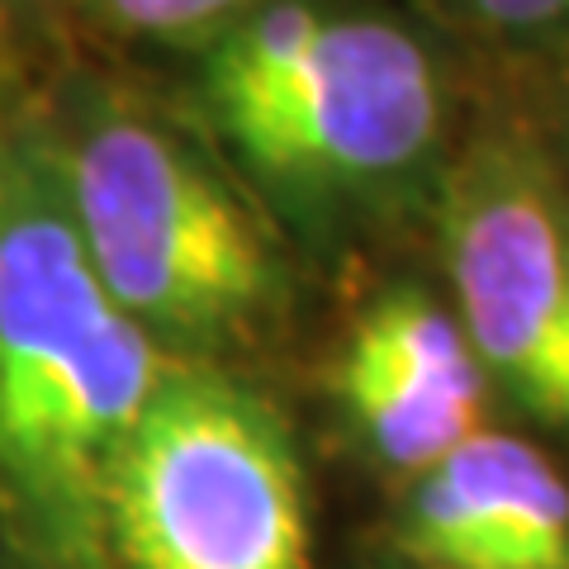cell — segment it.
I'll list each match as a JSON object with an SVG mask.
<instances>
[{
  "instance_id": "6da1fadb",
  "label": "cell",
  "mask_w": 569,
  "mask_h": 569,
  "mask_svg": "<svg viewBox=\"0 0 569 569\" xmlns=\"http://www.w3.org/2000/svg\"><path fill=\"white\" fill-rule=\"evenodd\" d=\"M100 284L39 133H0V493L67 569H104V493L167 376Z\"/></svg>"
},
{
  "instance_id": "7a4b0ae2",
  "label": "cell",
  "mask_w": 569,
  "mask_h": 569,
  "mask_svg": "<svg viewBox=\"0 0 569 569\" xmlns=\"http://www.w3.org/2000/svg\"><path fill=\"white\" fill-rule=\"evenodd\" d=\"M200 96L242 171L295 219L385 204L441 142L427 48L385 14L323 0H257L228 20Z\"/></svg>"
},
{
  "instance_id": "3957f363",
  "label": "cell",
  "mask_w": 569,
  "mask_h": 569,
  "mask_svg": "<svg viewBox=\"0 0 569 569\" xmlns=\"http://www.w3.org/2000/svg\"><path fill=\"white\" fill-rule=\"evenodd\" d=\"M43 142L100 284L157 342L213 351L284 309V271L257 213L167 119L71 86Z\"/></svg>"
},
{
  "instance_id": "277c9868",
  "label": "cell",
  "mask_w": 569,
  "mask_h": 569,
  "mask_svg": "<svg viewBox=\"0 0 569 569\" xmlns=\"http://www.w3.org/2000/svg\"><path fill=\"white\" fill-rule=\"evenodd\" d=\"M119 569H309V498L271 403L209 366H167L110 470Z\"/></svg>"
},
{
  "instance_id": "5b68a950",
  "label": "cell",
  "mask_w": 569,
  "mask_h": 569,
  "mask_svg": "<svg viewBox=\"0 0 569 569\" xmlns=\"http://www.w3.org/2000/svg\"><path fill=\"white\" fill-rule=\"evenodd\" d=\"M456 318L493 385L569 432V190L518 138H479L441 186Z\"/></svg>"
},
{
  "instance_id": "8992f818",
  "label": "cell",
  "mask_w": 569,
  "mask_h": 569,
  "mask_svg": "<svg viewBox=\"0 0 569 569\" xmlns=\"http://www.w3.org/2000/svg\"><path fill=\"white\" fill-rule=\"evenodd\" d=\"M399 546L422 569H569V485L508 432H470L413 475Z\"/></svg>"
},
{
  "instance_id": "52a82bcc",
  "label": "cell",
  "mask_w": 569,
  "mask_h": 569,
  "mask_svg": "<svg viewBox=\"0 0 569 569\" xmlns=\"http://www.w3.org/2000/svg\"><path fill=\"white\" fill-rule=\"evenodd\" d=\"M337 395L370 456L408 475L437 466L451 447L485 427V395L437 385L356 342H347L337 361Z\"/></svg>"
},
{
  "instance_id": "ba28073f",
  "label": "cell",
  "mask_w": 569,
  "mask_h": 569,
  "mask_svg": "<svg viewBox=\"0 0 569 569\" xmlns=\"http://www.w3.org/2000/svg\"><path fill=\"white\" fill-rule=\"evenodd\" d=\"M104 24L142 39H181V33L223 29L257 0H86Z\"/></svg>"
},
{
  "instance_id": "9c48e42d",
  "label": "cell",
  "mask_w": 569,
  "mask_h": 569,
  "mask_svg": "<svg viewBox=\"0 0 569 569\" xmlns=\"http://www.w3.org/2000/svg\"><path fill=\"white\" fill-rule=\"evenodd\" d=\"M479 24L503 33H537L569 24V0H460Z\"/></svg>"
},
{
  "instance_id": "30bf717a",
  "label": "cell",
  "mask_w": 569,
  "mask_h": 569,
  "mask_svg": "<svg viewBox=\"0 0 569 569\" xmlns=\"http://www.w3.org/2000/svg\"><path fill=\"white\" fill-rule=\"evenodd\" d=\"M0 6H6V0H0Z\"/></svg>"
}]
</instances>
